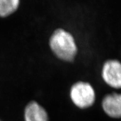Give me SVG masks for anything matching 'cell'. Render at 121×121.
<instances>
[{"label":"cell","mask_w":121,"mask_h":121,"mask_svg":"<svg viewBox=\"0 0 121 121\" xmlns=\"http://www.w3.org/2000/svg\"><path fill=\"white\" fill-rule=\"evenodd\" d=\"M103 81L110 87L121 88V63L116 59H109L103 64L101 69Z\"/></svg>","instance_id":"cell-3"},{"label":"cell","mask_w":121,"mask_h":121,"mask_svg":"<svg viewBox=\"0 0 121 121\" xmlns=\"http://www.w3.org/2000/svg\"><path fill=\"white\" fill-rule=\"evenodd\" d=\"M0 121H1V120H0Z\"/></svg>","instance_id":"cell-7"},{"label":"cell","mask_w":121,"mask_h":121,"mask_svg":"<svg viewBox=\"0 0 121 121\" xmlns=\"http://www.w3.org/2000/svg\"><path fill=\"white\" fill-rule=\"evenodd\" d=\"M20 0H0V17H6L18 8Z\"/></svg>","instance_id":"cell-6"},{"label":"cell","mask_w":121,"mask_h":121,"mask_svg":"<svg viewBox=\"0 0 121 121\" xmlns=\"http://www.w3.org/2000/svg\"><path fill=\"white\" fill-rule=\"evenodd\" d=\"M49 46L54 54L64 61H73L78 53V47L73 36L62 29L54 31L50 38Z\"/></svg>","instance_id":"cell-1"},{"label":"cell","mask_w":121,"mask_h":121,"mask_svg":"<svg viewBox=\"0 0 121 121\" xmlns=\"http://www.w3.org/2000/svg\"><path fill=\"white\" fill-rule=\"evenodd\" d=\"M25 121H49L46 109L36 101H31L26 105L24 111Z\"/></svg>","instance_id":"cell-5"},{"label":"cell","mask_w":121,"mask_h":121,"mask_svg":"<svg viewBox=\"0 0 121 121\" xmlns=\"http://www.w3.org/2000/svg\"><path fill=\"white\" fill-rule=\"evenodd\" d=\"M70 98L77 107L86 109L95 103V92L89 83L78 82L71 88Z\"/></svg>","instance_id":"cell-2"},{"label":"cell","mask_w":121,"mask_h":121,"mask_svg":"<svg viewBox=\"0 0 121 121\" xmlns=\"http://www.w3.org/2000/svg\"><path fill=\"white\" fill-rule=\"evenodd\" d=\"M101 106L104 112L110 117L121 118V93H112L103 98Z\"/></svg>","instance_id":"cell-4"}]
</instances>
